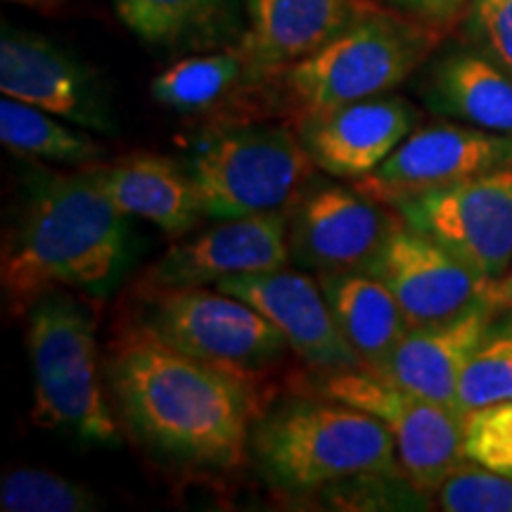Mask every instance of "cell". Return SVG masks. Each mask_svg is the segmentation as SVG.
<instances>
[{"label":"cell","instance_id":"6da1fadb","mask_svg":"<svg viewBox=\"0 0 512 512\" xmlns=\"http://www.w3.org/2000/svg\"><path fill=\"white\" fill-rule=\"evenodd\" d=\"M105 380L126 430L166 463L226 472L247 458L256 422L249 377L183 354L133 323L110 344Z\"/></svg>","mask_w":512,"mask_h":512},{"label":"cell","instance_id":"7a4b0ae2","mask_svg":"<svg viewBox=\"0 0 512 512\" xmlns=\"http://www.w3.org/2000/svg\"><path fill=\"white\" fill-rule=\"evenodd\" d=\"M27 181L22 214L5 240L0 268L12 311H29L55 290H107L126 264V214L88 169H38Z\"/></svg>","mask_w":512,"mask_h":512},{"label":"cell","instance_id":"3957f363","mask_svg":"<svg viewBox=\"0 0 512 512\" xmlns=\"http://www.w3.org/2000/svg\"><path fill=\"white\" fill-rule=\"evenodd\" d=\"M249 456L278 494L304 496L368 472H403L394 434L361 408L316 394L259 415Z\"/></svg>","mask_w":512,"mask_h":512},{"label":"cell","instance_id":"277c9868","mask_svg":"<svg viewBox=\"0 0 512 512\" xmlns=\"http://www.w3.org/2000/svg\"><path fill=\"white\" fill-rule=\"evenodd\" d=\"M27 349L36 425L83 444H119L102 380L95 313L67 290L43 294L29 309Z\"/></svg>","mask_w":512,"mask_h":512},{"label":"cell","instance_id":"5b68a950","mask_svg":"<svg viewBox=\"0 0 512 512\" xmlns=\"http://www.w3.org/2000/svg\"><path fill=\"white\" fill-rule=\"evenodd\" d=\"M437 41L432 27L377 8L328 46L268 76L294 119L401 86Z\"/></svg>","mask_w":512,"mask_h":512},{"label":"cell","instance_id":"8992f818","mask_svg":"<svg viewBox=\"0 0 512 512\" xmlns=\"http://www.w3.org/2000/svg\"><path fill=\"white\" fill-rule=\"evenodd\" d=\"M207 219L290 211L316 164L285 126L230 124L197 136L183 159Z\"/></svg>","mask_w":512,"mask_h":512},{"label":"cell","instance_id":"52a82bcc","mask_svg":"<svg viewBox=\"0 0 512 512\" xmlns=\"http://www.w3.org/2000/svg\"><path fill=\"white\" fill-rule=\"evenodd\" d=\"M136 323L200 361L249 377L290 351L264 313L233 294L207 285H143Z\"/></svg>","mask_w":512,"mask_h":512},{"label":"cell","instance_id":"ba28073f","mask_svg":"<svg viewBox=\"0 0 512 512\" xmlns=\"http://www.w3.org/2000/svg\"><path fill=\"white\" fill-rule=\"evenodd\" d=\"M311 389L382 420L394 434L403 475L425 496L437 494L444 479L465 463V415L456 408L406 392L366 368L323 373Z\"/></svg>","mask_w":512,"mask_h":512},{"label":"cell","instance_id":"9c48e42d","mask_svg":"<svg viewBox=\"0 0 512 512\" xmlns=\"http://www.w3.org/2000/svg\"><path fill=\"white\" fill-rule=\"evenodd\" d=\"M392 209L408 226L458 254L491 280L512 266V162L465 181L403 197Z\"/></svg>","mask_w":512,"mask_h":512},{"label":"cell","instance_id":"30bf717a","mask_svg":"<svg viewBox=\"0 0 512 512\" xmlns=\"http://www.w3.org/2000/svg\"><path fill=\"white\" fill-rule=\"evenodd\" d=\"M363 271L389 287L408 328L458 316L482 302H501L498 280L486 278L439 240L403 219Z\"/></svg>","mask_w":512,"mask_h":512},{"label":"cell","instance_id":"8fae6325","mask_svg":"<svg viewBox=\"0 0 512 512\" xmlns=\"http://www.w3.org/2000/svg\"><path fill=\"white\" fill-rule=\"evenodd\" d=\"M399 221V211L356 185L309 183L290 209V259L318 275L366 268Z\"/></svg>","mask_w":512,"mask_h":512},{"label":"cell","instance_id":"7c38bea8","mask_svg":"<svg viewBox=\"0 0 512 512\" xmlns=\"http://www.w3.org/2000/svg\"><path fill=\"white\" fill-rule=\"evenodd\" d=\"M0 91L88 131L117 128L105 86L91 67L50 38L8 24L0 36Z\"/></svg>","mask_w":512,"mask_h":512},{"label":"cell","instance_id":"4fadbf2b","mask_svg":"<svg viewBox=\"0 0 512 512\" xmlns=\"http://www.w3.org/2000/svg\"><path fill=\"white\" fill-rule=\"evenodd\" d=\"M512 162V136L467 124L418 126L373 174L354 185L389 204L444 188Z\"/></svg>","mask_w":512,"mask_h":512},{"label":"cell","instance_id":"5bb4252c","mask_svg":"<svg viewBox=\"0 0 512 512\" xmlns=\"http://www.w3.org/2000/svg\"><path fill=\"white\" fill-rule=\"evenodd\" d=\"M418 126V107L389 93L294 119V133L316 169L354 183L373 174Z\"/></svg>","mask_w":512,"mask_h":512},{"label":"cell","instance_id":"9a60e30c","mask_svg":"<svg viewBox=\"0 0 512 512\" xmlns=\"http://www.w3.org/2000/svg\"><path fill=\"white\" fill-rule=\"evenodd\" d=\"M287 221L290 211L221 219L195 238L166 249L147 271L145 285H216L228 278L285 268L292 261Z\"/></svg>","mask_w":512,"mask_h":512},{"label":"cell","instance_id":"2e32d148","mask_svg":"<svg viewBox=\"0 0 512 512\" xmlns=\"http://www.w3.org/2000/svg\"><path fill=\"white\" fill-rule=\"evenodd\" d=\"M216 287L264 313L283 332L294 356L302 358L309 368L320 373L366 368L339 330L318 280H311L302 271L285 266L278 271L221 280Z\"/></svg>","mask_w":512,"mask_h":512},{"label":"cell","instance_id":"e0dca14e","mask_svg":"<svg viewBox=\"0 0 512 512\" xmlns=\"http://www.w3.org/2000/svg\"><path fill=\"white\" fill-rule=\"evenodd\" d=\"M501 311L503 304L494 299L458 316L408 328L377 375L422 399L453 408L460 375Z\"/></svg>","mask_w":512,"mask_h":512},{"label":"cell","instance_id":"ac0fdd59","mask_svg":"<svg viewBox=\"0 0 512 512\" xmlns=\"http://www.w3.org/2000/svg\"><path fill=\"white\" fill-rule=\"evenodd\" d=\"M368 0H247L240 50L261 79L304 60L375 12Z\"/></svg>","mask_w":512,"mask_h":512},{"label":"cell","instance_id":"d6986e66","mask_svg":"<svg viewBox=\"0 0 512 512\" xmlns=\"http://www.w3.org/2000/svg\"><path fill=\"white\" fill-rule=\"evenodd\" d=\"M86 169L121 214L150 221L176 238L190 233L204 216L200 195L183 162L133 152L112 164L98 162Z\"/></svg>","mask_w":512,"mask_h":512},{"label":"cell","instance_id":"ffe728a7","mask_svg":"<svg viewBox=\"0 0 512 512\" xmlns=\"http://www.w3.org/2000/svg\"><path fill=\"white\" fill-rule=\"evenodd\" d=\"M422 95L441 117L512 136V74L472 43L432 62Z\"/></svg>","mask_w":512,"mask_h":512},{"label":"cell","instance_id":"44dd1931","mask_svg":"<svg viewBox=\"0 0 512 512\" xmlns=\"http://www.w3.org/2000/svg\"><path fill=\"white\" fill-rule=\"evenodd\" d=\"M318 285L328 299L339 330L368 370L380 373L396 344L408 332L406 316L389 287L373 273H320Z\"/></svg>","mask_w":512,"mask_h":512},{"label":"cell","instance_id":"7402d4cb","mask_svg":"<svg viewBox=\"0 0 512 512\" xmlns=\"http://www.w3.org/2000/svg\"><path fill=\"white\" fill-rule=\"evenodd\" d=\"M266 83L254 72L242 50L195 55L171 64L150 83V93L166 110L181 114L219 112L238 100L247 86Z\"/></svg>","mask_w":512,"mask_h":512},{"label":"cell","instance_id":"603a6c76","mask_svg":"<svg viewBox=\"0 0 512 512\" xmlns=\"http://www.w3.org/2000/svg\"><path fill=\"white\" fill-rule=\"evenodd\" d=\"M62 121L41 107L15 98L3 95L0 102V140L12 155L29 162H55L79 169L98 164L102 145L88 133V128H74L69 121Z\"/></svg>","mask_w":512,"mask_h":512},{"label":"cell","instance_id":"cb8c5ba5","mask_svg":"<svg viewBox=\"0 0 512 512\" xmlns=\"http://www.w3.org/2000/svg\"><path fill=\"white\" fill-rule=\"evenodd\" d=\"M0 508L5 512H93L102 508L95 491L50 470L17 467L0 482Z\"/></svg>","mask_w":512,"mask_h":512},{"label":"cell","instance_id":"d4e9b609","mask_svg":"<svg viewBox=\"0 0 512 512\" xmlns=\"http://www.w3.org/2000/svg\"><path fill=\"white\" fill-rule=\"evenodd\" d=\"M512 401V323L491 328L460 375L453 408L467 415L477 408Z\"/></svg>","mask_w":512,"mask_h":512},{"label":"cell","instance_id":"484cf974","mask_svg":"<svg viewBox=\"0 0 512 512\" xmlns=\"http://www.w3.org/2000/svg\"><path fill=\"white\" fill-rule=\"evenodd\" d=\"M114 5L140 41L169 43L204 22L219 0H114Z\"/></svg>","mask_w":512,"mask_h":512},{"label":"cell","instance_id":"4316f807","mask_svg":"<svg viewBox=\"0 0 512 512\" xmlns=\"http://www.w3.org/2000/svg\"><path fill=\"white\" fill-rule=\"evenodd\" d=\"M446 512H512V477L477 463H460L437 491Z\"/></svg>","mask_w":512,"mask_h":512},{"label":"cell","instance_id":"83f0119b","mask_svg":"<svg viewBox=\"0 0 512 512\" xmlns=\"http://www.w3.org/2000/svg\"><path fill=\"white\" fill-rule=\"evenodd\" d=\"M465 460L512 477V401L477 408L463 422Z\"/></svg>","mask_w":512,"mask_h":512},{"label":"cell","instance_id":"f1b7e54d","mask_svg":"<svg viewBox=\"0 0 512 512\" xmlns=\"http://www.w3.org/2000/svg\"><path fill=\"white\" fill-rule=\"evenodd\" d=\"M465 34L472 46L512 74V0H472Z\"/></svg>","mask_w":512,"mask_h":512},{"label":"cell","instance_id":"f546056e","mask_svg":"<svg viewBox=\"0 0 512 512\" xmlns=\"http://www.w3.org/2000/svg\"><path fill=\"white\" fill-rule=\"evenodd\" d=\"M384 3L401 15L434 29L451 24L460 12L470 8L472 0H384Z\"/></svg>","mask_w":512,"mask_h":512},{"label":"cell","instance_id":"4dcf8cb0","mask_svg":"<svg viewBox=\"0 0 512 512\" xmlns=\"http://www.w3.org/2000/svg\"><path fill=\"white\" fill-rule=\"evenodd\" d=\"M8 3L36 10V12H41V15H57V12L67 10L74 0H8Z\"/></svg>","mask_w":512,"mask_h":512},{"label":"cell","instance_id":"1f68e13d","mask_svg":"<svg viewBox=\"0 0 512 512\" xmlns=\"http://www.w3.org/2000/svg\"><path fill=\"white\" fill-rule=\"evenodd\" d=\"M498 297H501L503 309H508L512 313V266L510 271L498 280Z\"/></svg>","mask_w":512,"mask_h":512}]
</instances>
